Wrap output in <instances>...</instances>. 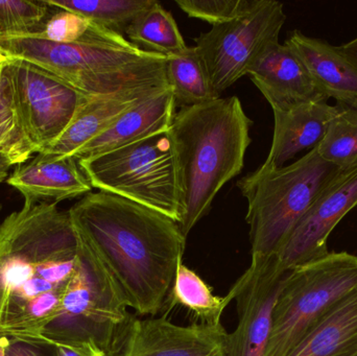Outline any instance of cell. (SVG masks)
Instances as JSON below:
<instances>
[{"mask_svg": "<svg viewBox=\"0 0 357 356\" xmlns=\"http://www.w3.org/2000/svg\"><path fill=\"white\" fill-rule=\"evenodd\" d=\"M81 248L128 309H163L182 263L186 236L171 217L108 192H90L68 211Z\"/></svg>", "mask_w": 357, "mask_h": 356, "instance_id": "6da1fadb", "label": "cell"}, {"mask_svg": "<svg viewBox=\"0 0 357 356\" xmlns=\"http://www.w3.org/2000/svg\"><path fill=\"white\" fill-rule=\"evenodd\" d=\"M253 121L237 96L181 108L171 133L180 171L181 231L188 235L207 215L216 194L245 165Z\"/></svg>", "mask_w": 357, "mask_h": 356, "instance_id": "7a4b0ae2", "label": "cell"}, {"mask_svg": "<svg viewBox=\"0 0 357 356\" xmlns=\"http://www.w3.org/2000/svg\"><path fill=\"white\" fill-rule=\"evenodd\" d=\"M6 59L45 69L87 95H102L142 85L167 86V56L140 49L125 36L92 22L75 43L40 37L0 38Z\"/></svg>", "mask_w": 357, "mask_h": 356, "instance_id": "3957f363", "label": "cell"}, {"mask_svg": "<svg viewBox=\"0 0 357 356\" xmlns=\"http://www.w3.org/2000/svg\"><path fill=\"white\" fill-rule=\"evenodd\" d=\"M341 169L317 148L287 167L260 165L237 187L248 201L252 256L278 255L296 226Z\"/></svg>", "mask_w": 357, "mask_h": 356, "instance_id": "277c9868", "label": "cell"}, {"mask_svg": "<svg viewBox=\"0 0 357 356\" xmlns=\"http://www.w3.org/2000/svg\"><path fill=\"white\" fill-rule=\"evenodd\" d=\"M79 164L92 188L149 207L180 223V171L171 130L79 160Z\"/></svg>", "mask_w": 357, "mask_h": 356, "instance_id": "5b68a950", "label": "cell"}, {"mask_svg": "<svg viewBox=\"0 0 357 356\" xmlns=\"http://www.w3.org/2000/svg\"><path fill=\"white\" fill-rule=\"evenodd\" d=\"M357 286V256L329 252L289 271L273 311L264 356H289L327 313Z\"/></svg>", "mask_w": 357, "mask_h": 356, "instance_id": "8992f818", "label": "cell"}, {"mask_svg": "<svg viewBox=\"0 0 357 356\" xmlns=\"http://www.w3.org/2000/svg\"><path fill=\"white\" fill-rule=\"evenodd\" d=\"M133 320L108 278L79 246L60 315L41 336L52 341L93 342L107 355L116 356Z\"/></svg>", "mask_w": 357, "mask_h": 356, "instance_id": "52a82bcc", "label": "cell"}, {"mask_svg": "<svg viewBox=\"0 0 357 356\" xmlns=\"http://www.w3.org/2000/svg\"><path fill=\"white\" fill-rule=\"evenodd\" d=\"M285 21L281 2L257 0L243 16L213 25L195 39V49L218 95L248 75L260 54L279 42Z\"/></svg>", "mask_w": 357, "mask_h": 356, "instance_id": "ba28073f", "label": "cell"}, {"mask_svg": "<svg viewBox=\"0 0 357 356\" xmlns=\"http://www.w3.org/2000/svg\"><path fill=\"white\" fill-rule=\"evenodd\" d=\"M8 61L25 131L40 154L64 133L89 95L37 65Z\"/></svg>", "mask_w": 357, "mask_h": 356, "instance_id": "9c48e42d", "label": "cell"}, {"mask_svg": "<svg viewBox=\"0 0 357 356\" xmlns=\"http://www.w3.org/2000/svg\"><path fill=\"white\" fill-rule=\"evenodd\" d=\"M289 271L274 256H252L251 265L231 288L238 323L227 334L226 356H264L275 304Z\"/></svg>", "mask_w": 357, "mask_h": 356, "instance_id": "30bf717a", "label": "cell"}, {"mask_svg": "<svg viewBox=\"0 0 357 356\" xmlns=\"http://www.w3.org/2000/svg\"><path fill=\"white\" fill-rule=\"evenodd\" d=\"M79 240L68 211L56 203L24 205L0 225V259H22L33 268L75 258Z\"/></svg>", "mask_w": 357, "mask_h": 356, "instance_id": "8fae6325", "label": "cell"}, {"mask_svg": "<svg viewBox=\"0 0 357 356\" xmlns=\"http://www.w3.org/2000/svg\"><path fill=\"white\" fill-rule=\"evenodd\" d=\"M357 206V163L340 171L296 226L277 257L283 269L319 261L328 254V238Z\"/></svg>", "mask_w": 357, "mask_h": 356, "instance_id": "7c38bea8", "label": "cell"}, {"mask_svg": "<svg viewBox=\"0 0 357 356\" xmlns=\"http://www.w3.org/2000/svg\"><path fill=\"white\" fill-rule=\"evenodd\" d=\"M227 332L222 325L180 326L167 318L134 319L121 356H222Z\"/></svg>", "mask_w": 357, "mask_h": 356, "instance_id": "4fadbf2b", "label": "cell"}, {"mask_svg": "<svg viewBox=\"0 0 357 356\" xmlns=\"http://www.w3.org/2000/svg\"><path fill=\"white\" fill-rule=\"evenodd\" d=\"M273 110H289L308 102H328L295 52L279 42L271 44L248 71Z\"/></svg>", "mask_w": 357, "mask_h": 356, "instance_id": "5bb4252c", "label": "cell"}, {"mask_svg": "<svg viewBox=\"0 0 357 356\" xmlns=\"http://www.w3.org/2000/svg\"><path fill=\"white\" fill-rule=\"evenodd\" d=\"M167 86L142 85L112 93L88 96L64 133L40 154L73 156L79 148L107 131L132 107Z\"/></svg>", "mask_w": 357, "mask_h": 356, "instance_id": "9a60e30c", "label": "cell"}, {"mask_svg": "<svg viewBox=\"0 0 357 356\" xmlns=\"http://www.w3.org/2000/svg\"><path fill=\"white\" fill-rule=\"evenodd\" d=\"M8 185L18 190L24 205L54 203L86 196L91 184L75 157H54L39 154L29 162L19 164L8 178Z\"/></svg>", "mask_w": 357, "mask_h": 356, "instance_id": "2e32d148", "label": "cell"}, {"mask_svg": "<svg viewBox=\"0 0 357 356\" xmlns=\"http://www.w3.org/2000/svg\"><path fill=\"white\" fill-rule=\"evenodd\" d=\"M171 86L132 107L104 133L79 148L73 157L79 160L100 156L171 130L176 115Z\"/></svg>", "mask_w": 357, "mask_h": 356, "instance_id": "e0dca14e", "label": "cell"}, {"mask_svg": "<svg viewBox=\"0 0 357 356\" xmlns=\"http://www.w3.org/2000/svg\"><path fill=\"white\" fill-rule=\"evenodd\" d=\"M337 112V106L325 100L300 105L289 110H273L274 135L264 164L279 169L299 153L317 148Z\"/></svg>", "mask_w": 357, "mask_h": 356, "instance_id": "ac0fdd59", "label": "cell"}, {"mask_svg": "<svg viewBox=\"0 0 357 356\" xmlns=\"http://www.w3.org/2000/svg\"><path fill=\"white\" fill-rule=\"evenodd\" d=\"M285 44L301 60L327 100H357V69L340 52L339 46L306 36L299 29L289 33Z\"/></svg>", "mask_w": 357, "mask_h": 356, "instance_id": "d6986e66", "label": "cell"}, {"mask_svg": "<svg viewBox=\"0 0 357 356\" xmlns=\"http://www.w3.org/2000/svg\"><path fill=\"white\" fill-rule=\"evenodd\" d=\"M357 353V286L340 300L289 356H349Z\"/></svg>", "mask_w": 357, "mask_h": 356, "instance_id": "ffe728a7", "label": "cell"}, {"mask_svg": "<svg viewBox=\"0 0 357 356\" xmlns=\"http://www.w3.org/2000/svg\"><path fill=\"white\" fill-rule=\"evenodd\" d=\"M231 295H214L211 286L190 268L180 263L169 295V309L175 307L186 309L204 325H222L225 309L232 302Z\"/></svg>", "mask_w": 357, "mask_h": 356, "instance_id": "44dd1931", "label": "cell"}, {"mask_svg": "<svg viewBox=\"0 0 357 356\" xmlns=\"http://www.w3.org/2000/svg\"><path fill=\"white\" fill-rule=\"evenodd\" d=\"M66 286L31 300L16 301L8 297L0 321V336H41L44 330L60 315Z\"/></svg>", "mask_w": 357, "mask_h": 356, "instance_id": "7402d4cb", "label": "cell"}, {"mask_svg": "<svg viewBox=\"0 0 357 356\" xmlns=\"http://www.w3.org/2000/svg\"><path fill=\"white\" fill-rule=\"evenodd\" d=\"M126 33L140 49L165 56L181 54L188 47L173 15L158 1L138 14Z\"/></svg>", "mask_w": 357, "mask_h": 356, "instance_id": "603a6c76", "label": "cell"}, {"mask_svg": "<svg viewBox=\"0 0 357 356\" xmlns=\"http://www.w3.org/2000/svg\"><path fill=\"white\" fill-rule=\"evenodd\" d=\"M165 72L173 90L176 106L180 109L205 104L220 98L212 88L207 71L195 46H188L181 54L167 56Z\"/></svg>", "mask_w": 357, "mask_h": 356, "instance_id": "cb8c5ba5", "label": "cell"}, {"mask_svg": "<svg viewBox=\"0 0 357 356\" xmlns=\"http://www.w3.org/2000/svg\"><path fill=\"white\" fill-rule=\"evenodd\" d=\"M36 153L17 104L8 61L0 63V154L15 165L27 162Z\"/></svg>", "mask_w": 357, "mask_h": 356, "instance_id": "d4e9b609", "label": "cell"}, {"mask_svg": "<svg viewBox=\"0 0 357 356\" xmlns=\"http://www.w3.org/2000/svg\"><path fill=\"white\" fill-rule=\"evenodd\" d=\"M335 106L337 114L316 148L325 161L343 171L357 163V100Z\"/></svg>", "mask_w": 357, "mask_h": 356, "instance_id": "484cf974", "label": "cell"}, {"mask_svg": "<svg viewBox=\"0 0 357 356\" xmlns=\"http://www.w3.org/2000/svg\"><path fill=\"white\" fill-rule=\"evenodd\" d=\"M52 6L70 10L91 22L123 35L130 23L156 0H48Z\"/></svg>", "mask_w": 357, "mask_h": 356, "instance_id": "4316f807", "label": "cell"}, {"mask_svg": "<svg viewBox=\"0 0 357 356\" xmlns=\"http://www.w3.org/2000/svg\"><path fill=\"white\" fill-rule=\"evenodd\" d=\"M56 10L48 0H0V38L39 37Z\"/></svg>", "mask_w": 357, "mask_h": 356, "instance_id": "83f0119b", "label": "cell"}, {"mask_svg": "<svg viewBox=\"0 0 357 356\" xmlns=\"http://www.w3.org/2000/svg\"><path fill=\"white\" fill-rule=\"evenodd\" d=\"M257 0H177L176 3L190 18L213 25L230 22L249 12Z\"/></svg>", "mask_w": 357, "mask_h": 356, "instance_id": "f1b7e54d", "label": "cell"}, {"mask_svg": "<svg viewBox=\"0 0 357 356\" xmlns=\"http://www.w3.org/2000/svg\"><path fill=\"white\" fill-rule=\"evenodd\" d=\"M92 22L70 10L56 8L40 38L54 43H75L85 37Z\"/></svg>", "mask_w": 357, "mask_h": 356, "instance_id": "f546056e", "label": "cell"}, {"mask_svg": "<svg viewBox=\"0 0 357 356\" xmlns=\"http://www.w3.org/2000/svg\"><path fill=\"white\" fill-rule=\"evenodd\" d=\"M6 338V356H54L50 343L42 336Z\"/></svg>", "mask_w": 357, "mask_h": 356, "instance_id": "4dcf8cb0", "label": "cell"}, {"mask_svg": "<svg viewBox=\"0 0 357 356\" xmlns=\"http://www.w3.org/2000/svg\"><path fill=\"white\" fill-rule=\"evenodd\" d=\"M44 338V336H43ZM45 339L54 356H108L93 342L87 341H52Z\"/></svg>", "mask_w": 357, "mask_h": 356, "instance_id": "1f68e13d", "label": "cell"}, {"mask_svg": "<svg viewBox=\"0 0 357 356\" xmlns=\"http://www.w3.org/2000/svg\"><path fill=\"white\" fill-rule=\"evenodd\" d=\"M340 52L357 69V37L351 41L339 46Z\"/></svg>", "mask_w": 357, "mask_h": 356, "instance_id": "d6a6232c", "label": "cell"}, {"mask_svg": "<svg viewBox=\"0 0 357 356\" xmlns=\"http://www.w3.org/2000/svg\"><path fill=\"white\" fill-rule=\"evenodd\" d=\"M15 165L6 155L0 154V183L8 179L10 167Z\"/></svg>", "mask_w": 357, "mask_h": 356, "instance_id": "836d02e7", "label": "cell"}, {"mask_svg": "<svg viewBox=\"0 0 357 356\" xmlns=\"http://www.w3.org/2000/svg\"><path fill=\"white\" fill-rule=\"evenodd\" d=\"M8 292L0 278V321H1L2 314H3L4 307H6V300H8Z\"/></svg>", "mask_w": 357, "mask_h": 356, "instance_id": "e575fe53", "label": "cell"}, {"mask_svg": "<svg viewBox=\"0 0 357 356\" xmlns=\"http://www.w3.org/2000/svg\"><path fill=\"white\" fill-rule=\"evenodd\" d=\"M6 344H8V338L0 336V356H6Z\"/></svg>", "mask_w": 357, "mask_h": 356, "instance_id": "d590c367", "label": "cell"}, {"mask_svg": "<svg viewBox=\"0 0 357 356\" xmlns=\"http://www.w3.org/2000/svg\"><path fill=\"white\" fill-rule=\"evenodd\" d=\"M6 60V56H4V54H2L1 50H0V63L4 62Z\"/></svg>", "mask_w": 357, "mask_h": 356, "instance_id": "8d00e7d4", "label": "cell"}, {"mask_svg": "<svg viewBox=\"0 0 357 356\" xmlns=\"http://www.w3.org/2000/svg\"><path fill=\"white\" fill-rule=\"evenodd\" d=\"M349 356H357V353H354V355H349Z\"/></svg>", "mask_w": 357, "mask_h": 356, "instance_id": "74e56055", "label": "cell"}, {"mask_svg": "<svg viewBox=\"0 0 357 356\" xmlns=\"http://www.w3.org/2000/svg\"><path fill=\"white\" fill-rule=\"evenodd\" d=\"M0 210H1V205H0Z\"/></svg>", "mask_w": 357, "mask_h": 356, "instance_id": "f35d334b", "label": "cell"}, {"mask_svg": "<svg viewBox=\"0 0 357 356\" xmlns=\"http://www.w3.org/2000/svg\"><path fill=\"white\" fill-rule=\"evenodd\" d=\"M222 356H226V355H222Z\"/></svg>", "mask_w": 357, "mask_h": 356, "instance_id": "ab89813d", "label": "cell"}]
</instances>
